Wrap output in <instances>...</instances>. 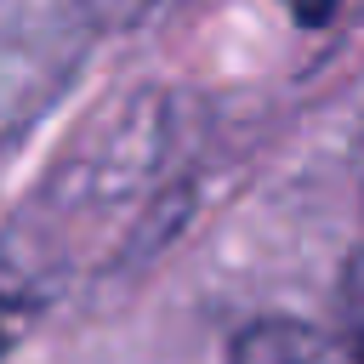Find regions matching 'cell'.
Listing matches in <instances>:
<instances>
[{"mask_svg":"<svg viewBox=\"0 0 364 364\" xmlns=\"http://www.w3.org/2000/svg\"><path fill=\"white\" fill-rule=\"evenodd\" d=\"M341 341L364 364V250H353V262L341 273Z\"/></svg>","mask_w":364,"mask_h":364,"instance_id":"2","label":"cell"},{"mask_svg":"<svg viewBox=\"0 0 364 364\" xmlns=\"http://www.w3.org/2000/svg\"><path fill=\"white\" fill-rule=\"evenodd\" d=\"M228 364H358L353 347L301 318H250L233 336Z\"/></svg>","mask_w":364,"mask_h":364,"instance_id":"1","label":"cell"},{"mask_svg":"<svg viewBox=\"0 0 364 364\" xmlns=\"http://www.w3.org/2000/svg\"><path fill=\"white\" fill-rule=\"evenodd\" d=\"M11 318H17V301H6V296H0V347L11 341Z\"/></svg>","mask_w":364,"mask_h":364,"instance_id":"4","label":"cell"},{"mask_svg":"<svg viewBox=\"0 0 364 364\" xmlns=\"http://www.w3.org/2000/svg\"><path fill=\"white\" fill-rule=\"evenodd\" d=\"M284 11H290L301 28H324V23L341 11V0H284Z\"/></svg>","mask_w":364,"mask_h":364,"instance_id":"3","label":"cell"}]
</instances>
